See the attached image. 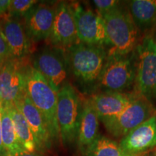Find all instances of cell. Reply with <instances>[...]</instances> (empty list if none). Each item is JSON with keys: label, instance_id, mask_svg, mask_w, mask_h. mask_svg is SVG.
Instances as JSON below:
<instances>
[{"label": "cell", "instance_id": "6da1fadb", "mask_svg": "<svg viewBox=\"0 0 156 156\" xmlns=\"http://www.w3.org/2000/svg\"><path fill=\"white\" fill-rule=\"evenodd\" d=\"M25 93L38 108L46 122L54 140L59 138L56 118L58 91L27 61L23 69Z\"/></svg>", "mask_w": 156, "mask_h": 156}, {"label": "cell", "instance_id": "7a4b0ae2", "mask_svg": "<svg viewBox=\"0 0 156 156\" xmlns=\"http://www.w3.org/2000/svg\"><path fill=\"white\" fill-rule=\"evenodd\" d=\"M101 15L110 46L108 54L128 55L134 51L140 43L139 29L128 9L120 5Z\"/></svg>", "mask_w": 156, "mask_h": 156}, {"label": "cell", "instance_id": "3957f363", "mask_svg": "<svg viewBox=\"0 0 156 156\" xmlns=\"http://www.w3.org/2000/svg\"><path fill=\"white\" fill-rule=\"evenodd\" d=\"M134 92L151 102L156 101V43L151 34L142 38L133 53Z\"/></svg>", "mask_w": 156, "mask_h": 156}, {"label": "cell", "instance_id": "277c9868", "mask_svg": "<svg viewBox=\"0 0 156 156\" xmlns=\"http://www.w3.org/2000/svg\"><path fill=\"white\" fill-rule=\"evenodd\" d=\"M67 49V65L73 75L84 83L98 80L107 58L103 46L80 43Z\"/></svg>", "mask_w": 156, "mask_h": 156}, {"label": "cell", "instance_id": "5b68a950", "mask_svg": "<svg viewBox=\"0 0 156 156\" xmlns=\"http://www.w3.org/2000/svg\"><path fill=\"white\" fill-rule=\"evenodd\" d=\"M80 96L70 84H64L58 92L56 118L59 138L64 145H69L77 139L82 111Z\"/></svg>", "mask_w": 156, "mask_h": 156}, {"label": "cell", "instance_id": "8992f818", "mask_svg": "<svg viewBox=\"0 0 156 156\" xmlns=\"http://www.w3.org/2000/svg\"><path fill=\"white\" fill-rule=\"evenodd\" d=\"M156 115V109L145 97L138 94L136 98L119 114L101 119L111 135L123 138L142 123Z\"/></svg>", "mask_w": 156, "mask_h": 156}, {"label": "cell", "instance_id": "52a82bcc", "mask_svg": "<svg viewBox=\"0 0 156 156\" xmlns=\"http://www.w3.org/2000/svg\"><path fill=\"white\" fill-rule=\"evenodd\" d=\"M108 54L98 81L105 91L124 92L134 84L135 64L134 56Z\"/></svg>", "mask_w": 156, "mask_h": 156}, {"label": "cell", "instance_id": "ba28073f", "mask_svg": "<svg viewBox=\"0 0 156 156\" xmlns=\"http://www.w3.org/2000/svg\"><path fill=\"white\" fill-rule=\"evenodd\" d=\"M79 41L93 46H108L103 17L80 3H71Z\"/></svg>", "mask_w": 156, "mask_h": 156}, {"label": "cell", "instance_id": "9c48e42d", "mask_svg": "<svg viewBox=\"0 0 156 156\" xmlns=\"http://www.w3.org/2000/svg\"><path fill=\"white\" fill-rule=\"evenodd\" d=\"M32 66L48 81L56 91L64 85L67 75V56L63 49L45 48L34 56Z\"/></svg>", "mask_w": 156, "mask_h": 156}, {"label": "cell", "instance_id": "30bf717a", "mask_svg": "<svg viewBox=\"0 0 156 156\" xmlns=\"http://www.w3.org/2000/svg\"><path fill=\"white\" fill-rule=\"evenodd\" d=\"M27 59L11 58L5 62L0 70V105L9 106L25 94L23 69Z\"/></svg>", "mask_w": 156, "mask_h": 156}, {"label": "cell", "instance_id": "8fae6325", "mask_svg": "<svg viewBox=\"0 0 156 156\" xmlns=\"http://www.w3.org/2000/svg\"><path fill=\"white\" fill-rule=\"evenodd\" d=\"M48 39L54 46L62 49L80 43L77 38L71 3L62 2L56 7L53 28Z\"/></svg>", "mask_w": 156, "mask_h": 156}, {"label": "cell", "instance_id": "7c38bea8", "mask_svg": "<svg viewBox=\"0 0 156 156\" xmlns=\"http://www.w3.org/2000/svg\"><path fill=\"white\" fill-rule=\"evenodd\" d=\"M120 146L126 154L140 156L156 147V115L122 138Z\"/></svg>", "mask_w": 156, "mask_h": 156}, {"label": "cell", "instance_id": "4fadbf2b", "mask_svg": "<svg viewBox=\"0 0 156 156\" xmlns=\"http://www.w3.org/2000/svg\"><path fill=\"white\" fill-rule=\"evenodd\" d=\"M56 7L36 4L24 16V25L30 40L40 41L48 39L53 28Z\"/></svg>", "mask_w": 156, "mask_h": 156}, {"label": "cell", "instance_id": "5bb4252c", "mask_svg": "<svg viewBox=\"0 0 156 156\" xmlns=\"http://www.w3.org/2000/svg\"><path fill=\"white\" fill-rule=\"evenodd\" d=\"M14 105L23 114L28 123L36 140L38 153H44L51 149L54 140L51 135L47 124L41 114L31 103L25 93Z\"/></svg>", "mask_w": 156, "mask_h": 156}, {"label": "cell", "instance_id": "9a60e30c", "mask_svg": "<svg viewBox=\"0 0 156 156\" xmlns=\"http://www.w3.org/2000/svg\"><path fill=\"white\" fill-rule=\"evenodd\" d=\"M0 33L8 45L12 58L26 57L30 48V39L20 18L8 15L4 17L0 20Z\"/></svg>", "mask_w": 156, "mask_h": 156}, {"label": "cell", "instance_id": "2e32d148", "mask_svg": "<svg viewBox=\"0 0 156 156\" xmlns=\"http://www.w3.org/2000/svg\"><path fill=\"white\" fill-rule=\"evenodd\" d=\"M99 120L90 98L83 99L76 139L78 150L82 155L86 156L89 149L99 136Z\"/></svg>", "mask_w": 156, "mask_h": 156}, {"label": "cell", "instance_id": "e0dca14e", "mask_svg": "<svg viewBox=\"0 0 156 156\" xmlns=\"http://www.w3.org/2000/svg\"><path fill=\"white\" fill-rule=\"evenodd\" d=\"M137 93L104 91L90 97L99 119L116 116L133 101Z\"/></svg>", "mask_w": 156, "mask_h": 156}, {"label": "cell", "instance_id": "ac0fdd59", "mask_svg": "<svg viewBox=\"0 0 156 156\" xmlns=\"http://www.w3.org/2000/svg\"><path fill=\"white\" fill-rule=\"evenodd\" d=\"M128 10L139 30L153 29L156 25V0H133Z\"/></svg>", "mask_w": 156, "mask_h": 156}, {"label": "cell", "instance_id": "d6986e66", "mask_svg": "<svg viewBox=\"0 0 156 156\" xmlns=\"http://www.w3.org/2000/svg\"><path fill=\"white\" fill-rule=\"evenodd\" d=\"M7 106L9 107L12 119L15 133L20 145L23 150L30 153H38L34 136L23 114L14 104Z\"/></svg>", "mask_w": 156, "mask_h": 156}, {"label": "cell", "instance_id": "ffe728a7", "mask_svg": "<svg viewBox=\"0 0 156 156\" xmlns=\"http://www.w3.org/2000/svg\"><path fill=\"white\" fill-rule=\"evenodd\" d=\"M1 111L2 136L5 153L23 149L17 140L9 107L7 106H1Z\"/></svg>", "mask_w": 156, "mask_h": 156}, {"label": "cell", "instance_id": "44dd1931", "mask_svg": "<svg viewBox=\"0 0 156 156\" xmlns=\"http://www.w3.org/2000/svg\"><path fill=\"white\" fill-rule=\"evenodd\" d=\"M86 156H133L126 154L120 144L110 138L99 136L87 152Z\"/></svg>", "mask_w": 156, "mask_h": 156}, {"label": "cell", "instance_id": "7402d4cb", "mask_svg": "<svg viewBox=\"0 0 156 156\" xmlns=\"http://www.w3.org/2000/svg\"><path fill=\"white\" fill-rule=\"evenodd\" d=\"M38 2V1L35 0H12L9 6L7 15L17 18L24 17Z\"/></svg>", "mask_w": 156, "mask_h": 156}, {"label": "cell", "instance_id": "603a6c76", "mask_svg": "<svg viewBox=\"0 0 156 156\" xmlns=\"http://www.w3.org/2000/svg\"><path fill=\"white\" fill-rule=\"evenodd\" d=\"M97 12L99 14H103L121 5L120 1L116 0H94L93 2Z\"/></svg>", "mask_w": 156, "mask_h": 156}, {"label": "cell", "instance_id": "cb8c5ba5", "mask_svg": "<svg viewBox=\"0 0 156 156\" xmlns=\"http://www.w3.org/2000/svg\"><path fill=\"white\" fill-rule=\"evenodd\" d=\"M12 58L10 49L8 45L4 38L2 35L0 33V63L4 64L5 62Z\"/></svg>", "mask_w": 156, "mask_h": 156}, {"label": "cell", "instance_id": "d4e9b609", "mask_svg": "<svg viewBox=\"0 0 156 156\" xmlns=\"http://www.w3.org/2000/svg\"><path fill=\"white\" fill-rule=\"evenodd\" d=\"M3 156H44L42 153H30L23 149L17 150V151H12V152H7V153H5Z\"/></svg>", "mask_w": 156, "mask_h": 156}, {"label": "cell", "instance_id": "484cf974", "mask_svg": "<svg viewBox=\"0 0 156 156\" xmlns=\"http://www.w3.org/2000/svg\"><path fill=\"white\" fill-rule=\"evenodd\" d=\"M9 4L10 0H0V20L7 15Z\"/></svg>", "mask_w": 156, "mask_h": 156}, {"label": "cell", "instance_id": "4316f807", "mask_svg": "<svg viewBox=\"0 0 156 156\" xmlns=\"http://www.w3.org/2000/svg\"><path fill=\"white\" fill-rule=\"evenodd\" d=\"M1 118H2V111L1 106H0V156H3L5 154V149H4L2 136V128H1Z\"/></svg>", "mask_w": 156, "mask_h": 156}, {"label": "cell", "instance_id": "83f0119b", "mask_svg": "<svg viewBox=\"0 0 156 156\" xmlns=\"http://www.w3.org/2000/svg\"><path fill=\"white\" fill-rule=\"evenodd\" d=\"M140 156H156V149H154L153 151L147 152V153L143 154V155Z\"/></svg>", "mask_w": 156, "mask_h": 156}, {"label": "cell", "instance_id": "f1b7e54d", "mask_svg": "<svg viewBox=\"0 0 156 156\" xmlns=\"http://www.w3.org/2000/svg\"><path fill=\"white\" fill-rule=\"evenodd\" d=\"M152 37H153V40L155 41V42L156 43V25L155 27H154L153 29V33L151 34Z\"/></svg>", "mask_w": 156, "mask_h": 156}, {"label": "cell", "instance_id": "f546056e", "mask_svg": "<svg viewBox=\"0 0 156 156\" xmlns=\"http://www.w3.org/2000/svg\"><path fill=\"white\" fill-rule=\"evenodd\" d=\"M3 64H1L0 63V70H1V68H2V66Z\"/></svg>", "mask_w": 156, "mask_h": 156}]
</instances>
